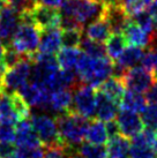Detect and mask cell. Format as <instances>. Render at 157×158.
Here are the masks:
<instances>
[{
  "instance_id": "cell-5",
  "label": "cell",
  "mask_w": 157,
  "mask_h": 158,
  "mask_svg": "<svg viewBox=\"0 0 157 158\" xmlns=\"http://www.w3.org/2000/svg\"><path fill=\"white\" fill-rule=\"evenodd\" d=\"M70 111L86 119H91L96 112V91L95 88L84 83L76 85L73 90Z\"/></svg>"
},
{
  "instance_id": "cell-12",
  "label": "cell",
  "mask_w": 157,
  "mask_h": 158,
  "mask_svg": "<svg viewBox=\"0 0 157 158\" xmlns=\"http://www.w3.org/2000/svg\"><path fill=\"white\" fill-rule=\"evenodd\" d=\"M15 144L18 149H31L40 147V141L35 133L30 119H21L15 125Z\"/></svg>"
},
{
  "instance_id": "cell-24",
  "label": "cell",
  "mask_w": 157,
  "mask_h": 158,
  "mask_svg": "<svg viewBox=\"0 0 157 158\" xmlns=\"http://www.w3.org/2000/svg\"><path fill=\"white\" fill-rule=\"evenodd\" d=\"M127 48V40L122 32H112L106 40V56L112 61H116L122 51Z\"/></svg>"
},
{
  "instance_id": "cell-36",
  "label": "cell",
  "mask_w": 157,
  "mask_h": 158,
  "mask_svg": "<svg viewBox=\"0 0 157 158\" xmlns=\"http://www.w3.org/2000/svg\"><path fill=\"white\" fill-rule=\"evenodd\" d=\"M141 65L144 69H147L150 73L157 72V50L155 48H147V51L143 52Z\"/></svg>"
},
{
  "instance_id": "cell-4",
  "label": "cell",
  "mask_w": 157,
  "mask_h": 158,
  "mask_svg": "<svg viewBox=\"0 0 157 158\" xmlns=\"http://www.w3.org/2000/svg\"><path fill=\"white\" fill-rule=\"evenodd\" d=\"M31 68H32V60L29 57L23 58L15 66L7 68L0 79L1 94L11 95L18 91L23 84L29 81Z\"/></svg>"
},
{
  "instance_id": "cell-22",
  "label": "cell",
  "mask_w": 157,
  "mask_h": 158,
  "mask_svg": "<svg viewBox=\"0 0 157 158\" xmlns=\"http://www.w3.org/2000/svg\"><path fill=\"white\" fill-rule=\"evenodd\" d=\"M86 139L89 143H92V144L103 145L108 143L109 136L106 133L105 123L98 119H95L91 123H89L87 132H86Z\"/></svg>"
},
{
  "instance_id": "cell-20",
  "label": "cell",
  "mask_w": 157,
  "mask_h": 158,
  "mask_svg": "<svg viewBox=\"0 0 157 158\" xmlns=\"http://www.w3.org/2000/svg\"><path fill=\"white\" fill-rule=\"evenodd\" d=\"M83 31L86 32V36H87L88 38H90L92 40H96V42H100V43L106 42V40L112 34L111 28H110L108 21L104 19V16H102L98 20L94 21V22L89 23L84 28Z\"/></svg>"
},
{
  "instance_id": "cell-17",
  "label": "cell",
  "mask_w": 157,
  "mask_h": 158,
  "mask_svg": "<svg viewBox=\"0 0 157 158\" xmlns=\"http://www.w3.org/2000/svg\"><path fill=\"white\" fill-rule=\"evenodd\" d=\"M103 16L108 21L112 32H122L131 20V16H128L120 6L105 7Z\"/></svg>"
},
{
  "instance_id": "cell-9",
  "label": "cell",
  "mask_w": 157,
  "mask_h": 158,
  "mask_svg": "<svg viewBox=\"0 0 157 158\" xmlns=\"http://www.w3.org/2000/svg\"><path fill=\"white\" fill-rule=\"evenodd\" d=\"M124 85L128 90L135 92H146L155 82L153 73L144 69L143 67H132L125 72L121 77Z\"/></svg>"
},
{
  "instance_id": "cell-18",
  "label": "cell",
  "mask_w": 157,
  "mask_h": 158,
  "mask_svg": "<svg viewBox=\"0 0 157 158\" xmlns=\"http://www.w3.org/2000/svg\"><path fill=\"white\" fill-rule=\"evenodd\" d=\"M72 96L73 94L70 89H59L51 92L49 111H52L56 115L70 111L72 105Z\"/></svg>"
},
{
  "instance_id": "cell-28",
  "label": "cell",
  "mask_w": 157,
  "mask_h": 158,
  "mask_svg": "<svg viewBox=\"0 0 157 158\" xmlns=\"http://www.w3.org/2000/svg\"><path fill=\"white\" fill-rule=\"evenodd\" d=\"M80 50L83 53H86L87 56L91 58H104L106 56V50L105 46L100 42L92 40L88 37H84L81 40V43L78 45Z\"/></svg>"
},
{
  "instance_id": "cell-34",
  "label": "cell",
  "mask_w": 157,
  "mask_h": 158,
  "mask_svg": "<svg viewBox=\"0 0 157 158\" xmlns=\"http://www.w3.org/2000/svg\"><path fill=\"white\" fill-rule=\"evenodd\" d=\"M9 96H11L12 103H13V105L15 107L16 112H18V114L20 115V118L29 119V117H30V106L23 101V98L19 95L18 92H13Z\"/></svg>"
},
{
  "instance_id": "cell-3",
  "label": "cell",
  "mask_w": 157,
  "mask_h": 158,
  "mask_svg": "<svg viewBox=\"0 0 157 158\" xmlns=\"http://www.w3.org/2000/svg\"><path fill=\"white\" fill-rule=\"evenodd\" d=\"M40 30L31 23H21L11 40V46L24 57L31 58L38 52Z\"/></svg>"
},
{
  "instance_id": "cell-19",
  "label": "cell",
  "mask_w": 157,
  "mask_h": 158,
  "mask_svg": "<svg viewBox=\"0 0 157 158\" xmlns=\"http://www.w3.org/2000/svg\"><path fill=\"white\" fill-rule=\"evenodd\" d=\"M97 89L100 92H103L111 101H113L118 106L120 105V102H121L124 94H125V85L120 79L111 76L108 80H105L100 85V88Z\"/></svg>"
},
{
  "instance_id": "cell-6",
  "label": "cell",
  "mask_w": 157,
  "mask_h": 158,
  "mask_svg": "<svg viewBox=\"0 0 157 158\" xmlns=\"http://www.w3.org/2000/svg\"><path fill=\"white\" fill-rule=\"evenodd\" d=\"M31 125L44 147L60 144V137L58 133L56 119L45 113L32 114L30 118ZM62 144V143H61Z\"/></svg>"
},
{
  "instance_id": "cell-45",
  "label": "cell",
  "mask_w": 157,
  "mask_h": 158,
  "mask_svg": "<svg viewBox=\"0 0 157 158\" xmlns=\"http://www.w3.org/2000/svg\"><path fill=\"white\" fill-rule=\"evenodd\" d=\"M150 13V12H149ZM151 14V16H153V20H154V24H155V29L157 30V10L156 12H153Z\"/></svg>"
},
{
  "instance_id": "cell-50",
  "label": "cell",
  "mask_w": 157,
  "mask_h": 158,
  "mask_svg": "<svg viewBox=\"0 0 157 158\" xmlns=\"http://www.w3.org/2000/svg\"><path fill=\"white\" fill-rule=\"evenodd\" d=\"M0 95H1V87H0Z\"/></svg>"
},
{
  "instance_id": "cell-7",
  "label": "cell",
  "mask_w": 157,
  "mask_h": 158,
  "mask_svg": "<svg viewBox=\"0 0 157 158\" xmlns=\"http://www.w3.org/2000/svg\"><path fill=\"white\" fill-rule=\"evenodd\" d=\"M16 92L30 107H36L42 111H49L50 109L51 91L42 84L29 80Z\"/></svg>"
},
{
  "instance_id": "cell-49",
  "label": "cell",
  "mask_w": 157,
  "mask_h": 158,
  "mask_svg": "<svg viewBox=\"0 0 157 158\" xmlns=\"http://www.w3.org/2000/svg\"><path fill=\"white\" fill-rule=\"evenodd\" d=\"M153 75H154V80H155V81H157V72H155Z\"/></svg>"
},
{
  "instance_id": "cell-41",
  "label": "cell",
  "mask_w": 157,
  "mask_h": 158,
  "mask_svg": "<svg viewBox=\"0 0 157 158\" xmlns=\"http://www.w3.org/2000/svg\"><path fill=\"white\" fill-rule=\"evenodd\" d=\"M64 0H38V2L43 5H46V6H50V7H60V5L62 4Z\"/></svg>"
},
{
  "instance_id": "cell-29",
  "label": "cell",
  "mask_w": 157,
  "mask_h": 158,
  "mask_svg": "<svg viewBox=\"0 0 157 158\" xmlns=\"http://www.w3.org/2000/svg\"><path fill=\"white\" fill-rule=\"evenodd\" d=\"M153 1L154 0H120V7L128 16H133L134 14L148 9Z\"/></svg>"
},
{
  "instance_id": "cell-44",
  "label": "cell",
  "mask_w": 157,
  "mask_h": 158,
  "mask_svg": "<svg viewBox=\"0 0 157 158\" xmlns=\"http://www.w3.org/2000/svg\"><path fill=\"white\" fill-rule=\"evenodd\" d=\"M153 148L155 150V152L157 155V129L156 132H155V137H154V142H153Z\"/></svg>"
},
{
  "instance_id": "cell-32",
  "label": "cell",
  "mask_w": 157,
  "mask_h": 158,
  "mask_svg": "<svg viewBox=\"0 0 157 158\" xmlns=\"http://www.w3.org/2000/svg\"><path fill=\"white\" fill-rule=\"evenodd\" d=\"M72 152H75L74 149H70L64 144H54L45 147L43 152V158H67Z\"/></svg>"
},
{
  "instance_id": "cell-13",
  "label": "cell",
  "mask_w": 157,
  "mask_h": 158,
  "mask_svg": "<svg viewBox=\"0 0 157 158\" xmlns=\"http://www.w3.org/2000/svg\"><path fill=\"white\" fill-rule=\"evenodd\" d=\"M20 24V16L13 9L5 5L0 9V40L4 46H8Z\"/></svg>"
},
{
  "instance_id": "cell-14",
  "label": "cell",
  "mask_w": 157,
  "mask_h": 158,
  "mask_svg": "<svg viewBox=\"0 0 157 158\" xmlns=\"http://www.w3.org/2000/svg\"><path fill=\"white\" fill-rule=\"evenodd\" d=\"M122 34H124L125 38H126L127 44L141 48H151V42H153L151 35H149L148 32H146L142 28H140L132 20H129L128 24H127L126 28L122 31Z\"/></svg>"
},
{
  "instance_id": "cell-40",
  "label": "cell",
  "mask_w": 157,
  "mask_h": 158,
  "mask_svg": "<svg viewBox=\"0 0 157 158\" xmlns=\"http://www.w3.org/2000/svg\"><path fill=\"white\" fill-rule=\"evenodd\" d=\"M147 95H146V99L148 103H153V104H157V81H155L151 87L147 90Z\"/></svg>"
},
{
  "instance_id": "cell-10",
  "label": "cell",
  "mask_w": 157,
  "mask_h": 158,
  "mask_svg": "<svg viewBox=\"0 0 157 158\" xmlns=\"http://www.w3.org/2000/svg\"><path fill=\"white\" fill-rule=\"evenodd\" d=\"M31 16L34 20L35 26L39 30L51 29V28H60V13L59 9L50 7L40 2L31 8Z\"/></svg>"
},
{
  "instance_id": "cell-38",
  "label": "cell",
  "mask_w": 157,
  "mask_h": 158,
  "mask_svg": "<svg viewBox=\"0 0 157 158\" xmlns=\"http://www.w3.org/2000/svg\"><path fill=\"white\" fill-rule=\"evenodd\" d=\"M16 147L13 143L0 142V158H7L16 151Z\"/></svg>"
},
{
  "instance_id": "cell-1",
  "label": "cell",
  "mask_w": 157,
  "mask_h": 158,
  "mask_svg": "<svg viewBox=\"0 0 157 158\" xmlns=\"http://www.w3.org/2000/svg\"><path fill=\"white\" fill-rule=\"evenodd\" d=\"M75 70L82 83L97 89L112 75L113 61L108 57L91 58L81 51Z\"/></svg>"
},
{
  "instance_id": "cell-8",
  "label": "cell",
  "mask_w": 157,
  "mask_h": 158,
  "mask_svg": "<svg viewBox=\"0 0 157 158\" xmlns=\"http://www.w3.org/2000/svg\"><path fill=\"white\" fill-rule=\"evenodd\" d=\"M105 6L98 0H76L73 18L83 29L104 15Z\"/></svg>"
},
{
  "instance_id": "cell-2",
  "label": "cell",
  "mask_w": 157,
  "mask_h": 158,
  "mask_svg": "<svg viewBox=\"0 0 157 158\" xmlns=\"http://www.w3.org/2000/svg\"><path fill=\"white\" fill-rule=\"evenodd\" d=\"M54 119L57 123L60 142L70 149L76 150V148L86 139V132L89 125L88 119L72 112L70 110L57 114Z\"/></svg>"
},
{
  "instance_id": "cell-37",
  "label": "cell",
  "mask_w": 157,
  "mask_h": 158,
  "mask_svg": "<svg viewBox=\"0 0 157 158\" xmlns=\"http://www.w3.org/2000/svg\"><path fill=\"white\" fill-rule=\"evenodd\" d=\"M0 142H15V127L11 123H0Z\"/></svg>"
},
{
  "instance_id": "cell-25",
  "label": "cell",
  "mask_w": 157,
  "mask_h": 158,
  "mask_svg": "<svg viewBox=\"0 0 157 158\" xmlns=\"http://www.w3.org/2000/svg\"><path fill=\"white\" fill-rule=\"evenodd\" d=\"M142 56H143V48L129 45L128 48H126L122 51V53L119 56L116 62L124 68L128 69L132 67H135V65L141 62Z\"/></svg>"
},
{
  "instance_id": "cell-39",
  "label": "cell",
  "mask_w": 157,
  "mask_h": 158,
  "mask_svg": "<svg viewBox=\"0 0 157 158\" xmlns=\"http://www.w3.org/2000/svg\"><path fill=\"white\" fill-rule=\"evenodd\" d=\"M105 127H106V133H108V136L109 139L111 137H114L117 135H120V131H119V126L116 120H110V121H106L105 123Z\"/></svg>"
},
{
  "instance_id": "cell-43",
  "label": "cell",
  "mask_w": 157,
  "mask_h": 158,
  "mask_svg": "<svg viewBox=\"0 0 157 158\" xmlns=\"http://www.w3.org/2000/svg\"><path fill=\"white\" fill-rule=\"evenodd\" d=\"M7 158H24V157L22 156L21 152H20L19 150H16V151H15V152H14L12 156H9V157H7Z\"/></svg>"
},
{
  "instance_id": "cell-35",
  "label": "cell",
  "mask_w": 157,
  "mask_h": 158,
  "mask_svg": "<svg viewBox=\"0 0 157 158\" xmlns=\"http://www.w3.org/2000/svg\"><path fill=\"white\" fill-rule=\"evenodd\" d=\"M26 58L24 56H22L21 53H19L18 51H15L11 45L8 46H5V51H4V56H2V64L5 65L6 69L7 68H11V67L15 66L18 62H20L23 59Z\"/></svg>"
},
{
  "instance_id": "cell-26",
  "label": "cell",
  "mask_w": 157,
  "mask_h": 158,
  "mask_svg": "<svg viewBox=\"0 0 157 158\" xmlns=\"http://www.w3.org/2000/svg\"><path fill=\"white\" fill-rule=\"evenodd\" d=\"M81 50L78 48H64L57 53V60L61 69H74L78 64Z\"/></svg>"
},
{
  "instance_id": "cell-47",
  "label": "cell",
  "mask_w": 157,
  "mask_h": 158,
  "mask_svg": "<svg viewBox=\"0 0 157 158\" xmlns=\"http://www.w3.org/2000/svg\"><path fill=\"white\" fill-rule=\"evenodd\" d=\"M67 158H80V157H78V155H76V152H72V154H70Z\"/></svg>"
},
{
  "instance_id": "cell-48",
  "label": "cell",
  "mask_w": 157,
  "mask_h": 158,
  "mask_svg": "<svg viewBox=\"0 0 157 158\" xmlns=\"http://www.w3.org/2000/svg\"><path fill=\"white\" fill-rule=\"evenodd\" d=\"M5 5H6V0H0V9L2 8Z\"/></svg>"
},
{
  "instance_id": "cell-15",
  "label": "cell",
  "mask_w": 157,
  "mask_h": 158,
  "mask_svg": "<svg viewBox=\"0 0 157 158\" xmlns=\"http://www.w3.org/2000/svg\"><path fill=\"white\" fill-rule=\"evenodd\" d=\"M61 46V30L60 28H51L40 30L38 52L44 54H52L59 52Z\"/></svg>"
},
{
  "instance_id": "cell-31",
  "label": "cell",
  "mask_w": 157,
  "mask_h": 158,
  "mask_svg": "<svg viewBox=\"0 0 157 158\" xmlns=\"http://www.w3.org/2000/svg\"><path fill=\"white\" fill-rule=\"evenodd\" d=\"M131 20L133 22H135L140 28H142L146 32H148L149 35H151L155 29V24H154V20L151 14L149 13L148 9L139 12V13L134 14L133 16H131Z\"/></svg>"
},
{
  "instance_id": "cell-42",
  "label": "cell",
  "mask_w": 157,
  "mask_h": 158,
  "mask_svg": "<svg viewBox=\"0 0 157 158\" xmlns=\"http://www.w3.org/2000/svg\"><path fill=\"white\" fill-rule=\"evenodd\" d=\"M105 7H112V6H120V0H98Z\"/></svg>"
},
{
  "instance_id": "cell-21",
  "label": "cell",
  "mask_w": 157,
  "mask_h": 158,
  "mask_svg": "<svg viewBox=\"0 0 157 158\" xmlns=\"http://www.w3.org/2000/svg\"><path fill=\"white\" fill-rule=\"evenodd\" d=\"M131 141L122 135L111 137L108 141L106 147V158H128L129 157Z\"/></svg>"
},
{
  "instance_id": "cell-23",
  "label": "cell",
  "mask_w": 157,
  "mask_h": 158,
  "mask_svg": "<svg viewBox=\"0 0 157 158\" xmlns=\"http://www.w3.org/2000/svg\"><path fill=\"white\" fill-rule=\"evenodd\" d=\"M146 106H147V99H146V97L142 96V94L128 90L124 94V97L120 102L119 107H121V110L141 113Z\"/></svg>"
},
{
  "instance_id": "cell-27",
  "label": "cell",
  "mask_w": 157,
  "mask_h": 158,
  "mask_svg": "<svg viewBox=\"0 0 157 158\" xmlns=\"http://www.w3.org/2000/svg\"><path fill=\"white\" fill-rule=\"evenodd\" d=\"M75 152L80 158H106V148L100 144H92V143H81L78 145Z\"/></svg>"
},
{
  "instance_id": "cell-46",
  "label": "cell",
  "mask_w": 157,
  "mask_h": 158,
  "mask_svg": "<svg viewBox=\"0 0 157 158\" xmlns=\"http://www.w3.org/2000/svg\"><path fill=\"white\" fill-rule=\"evenodd\" d=\"M4 51H5V46L2 44V42L0 40V62L2 60V56H4Z\"/></svg>"
},
{
  "instance_id": "cell-33",
  "label": "cell",
  "mask_w": 157,
  "mask_h": 158,
  "mask_svg": "<svg viewBox=\"0 0 157 158\" xmlns=\"http://www.w3.org/2000/svg\"><path fill=\"white\" fill-rule=\"evenodd\" d=\"M141 119L143 121V125L149 128L157 129V104L149 103V105L144 107V110L141 112Z\"/></svg>"
},
{
  "instance_id": "cell-16",
  "label": "cell",
  "mask_w": 157,
  "mask_h": 158,
  "mask_svg": "<svg viewBox=\"0 0 157 158\" xmlns=\"http://www.w3.org/2000/svg\"><path fill=\"white\" fill-rule=\"evenodd\" d=\"M118 107L119 106L111 101L110 98L105 96L103 92H100L98 89L96 91V119L106 123L110 120H113L118 114Z\"/></svg>"
},
{
  "instance_id": "cell-30",
  "label": "cell",
  "mask_w": 157,
  "mask_h": 158,
  "mask_svg": "<svg viewBox=\"0 0 157 158\" xmlns=\"http://www.w3.org/2000/svg\"><path fill=\"white\" fill-rule=\"evenodd\" d=\"M82 35V29H64L61 31V45L64 48H78Z\"/></svg>"
},
{
  "instance_id": "cell-11",
  "label": "cell",
  "mask_w": 157,
  "mask_h": 158,
  "mask_svg": "<svg viewBox=\"0 0 157 158\" xmlns=\"http://www.w3.org/2000/svg\"><path fill=\"white\" fill-rule=\"evenodd\" d=\"M117 123L122 136L126 139H133L143 131L144 125L139 113L132 111L121 110L117 114Z\"/></svg>"
}]
</instances>
